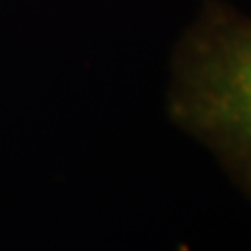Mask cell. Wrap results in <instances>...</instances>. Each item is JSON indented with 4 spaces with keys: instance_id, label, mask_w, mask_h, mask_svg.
<instances>
[{
    "instance_id": "1",
    "label": "cell",
    "mask_w": 251,
    "mask_h": 251,
    "mask_svg": "<svg viewBox=\"0 0 251 251\" xmlns=\"http://www.w3.org/2000/svg\"><path fill=\"white\" fill-rule=\"evenodd\" d=\"M171 110L251 196V19L214 11L180 54Z\"/></svg>"
}]
</instances>
